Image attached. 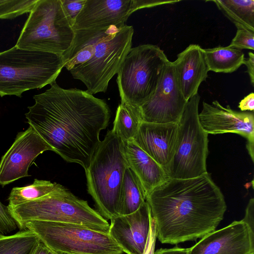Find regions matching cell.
Segmentation results:
<instances>
[{
	"label": "cell",
	"instance_id": "1",
	"mask_svg": "<svg viewBox=\"0 0 254 254\" xmlns=\"http://www.w3.org/2000/svg\"><path fill=\"white\" fill-rule=\"evenodd\" d=\"M34 96L25 114L27 123L66 161L85 170L110 122L111 111L103 99L86 91L64 89L56 81Z\"/></svg>",
	"mask_w": 254,
	"mask_h": 254
},
{
	"label": "cell",
	"instance_id": "2",
	"mask_svg": "<svg viewBox=\"0 0 254 254\" xmlns=\"http://www.w3.org/2000/svg\"><path fill=\"white\" fill-rule=\"evenodd\" d=\"M156 237L163 244L196 241L215 230L227 209L224 195L209 174L169 178L147 194Z\"/></svg>",
	"mask_w": 254,
	"mask_h": 254
},
{
	"label": "cell",
	"instance_id": "3",
	"mask_svg": "<svg viewBox=\"0 0 254 254\" xmlns=\"http://www.w3.org/2000/svg\"><path fill=\"white\" fill-rule=\"evenodd\" d=\"M127 167L123 141L108 130L85 170L88 192L107 220L120 215V191Z\"/></svg>",
	"mask_w": 254,
	"mask_h": 254
},
{
	"label": "cell",
	"instance_id": "4",
	"mask_svg": "<svg viewBox=\"0 0 254 254\" xmlns=\"http://www.w3.org/2000/svg\"><path fill=\"white\" fill-rule=\"evenodd\" d=\"M20 230L32 220L75 224L108 233L110 224L86 200L59 184L50 193L14 206H7Z\"/></svg>",
	"mask_w": 254,
	"mask_h": 254
},
{
	"label": "cell",
	"instance_id": "5",
	"mask_svg": "<svg viewBox=\"0 0 254 254\" xmlns=\"http://www.w3.org/2000/svg\"><path fill=\"white\" fill-rule=\"evenodd\" d=\"M62 54L19 48L0 52V96L22 94L56 81L64 66Z\"/></svg>",
	"mask_w": 254,
	"mask_h": 254
},
{
	"label": "cell",
	"instance_id": "6",
	"mask_svg": "<svg viewBox=\"0 0 254 254\" xmlns=\"http://www.w3.org/2000/svg\"><path fill=\"white\" fill-rule=\"evenodd\" d=\"M74 37L61 0H37L15 46L63 55L71 47Z\"/></svg>",
	"mask_w": 254,
	"mask_h": 254
},
{
	"label": "cell",
	"instance_id": "7",
	"mask_svg": "<svg viewBox=\"0 0 254 254\" xmlns=\"http://www.w3.org/2000/svg\"><path fill=\"white\" fill-rule=\"evenodd\" d=\"M169 60L158 46L131 48L117 73L121 101L139 108L154 93Z\"/></svg>",
	"mask_w": 254,
	"mask_h": 254
},
{
	"label": "cell",
	"instance_id": "8",
	"mask_svg": "<svg viewBox=\"0 0 254 254\" xmlns=\"http://www.w3.org/2000/svg\"><path fill=\"white\" fill-rule=\"evenodd\" d=\"M200 98L197 94L188 100L177 123L174 153L165 169L169 178L190 179L207 173L208 134L198 120Z\"/></svg>",
	"mask_w": 254,
	"mask_h": 254
},
{
	"label": "cell",
	"instance_id": "9",
	"mask_svg": "<svg viewBox=\"0 0 254 254\" xmlns=\"http://www.w3.org/2000/svg\"><path fill=\"white\" fill-rule=\"evenodd\" d=\"M133 33V27L127 25L110 32L97 43L90 60L69 70L73 78L81 81L92 95L105 92L131 48Z\"/></svg>",
	"mask_w": 254,
	"mask_h": 254
},
{
	"label": "cell",
	"instance_id": "10",
	"mask_svg": "<svg viewBox=\"0 0 254 254\" xmlns=\"http://www.w3.org/2000/svg\"><path fill=\"white\" fill-rule=\"evenodd\" d=\"M50 248L66 254H122L108 233L82 226L32 220L24 227Z\"/></svg>",
	"mask_w": 254,
	"mask_h": 254
},
{
	"label": "cell",
	"instance_id": "11",
	"mask_svg": "<svg viewBox=\"0 0 254 254\" xmlns=\"http://www.w3.org/2000/svg\"><path fill=\"white\" fill-rule=\"evenodd\" d=\"M188 101L178 82L173 62L169 61L154 93L139 110L143 122L178 123Z\"/></svg>",
	"mask_w": 254,
	"mask_h": 254
},
{
	"label": "cell",
	"instance_id": "12",
	"mask_svg": "<svg viewBox=\"0 0 254 254\" xmlns=\"http://www.w3.org/2000/svg\"><path fill=\"white\" fill-rule=\"evenodd\" d=\"M52 147L30 126L19 132L0 160V185L4 187L20 178L31 176L28 170L33 161Z\"/></svg>",
	"mask_w": 254,
	"mask_h": 254
},
{
	"label": "cell",
	"instance_id": "13",
	"mask_svg": "<svg viewBox=\"0 0 254 254\" xmlns=\"http://www.w3.org/2000/svg\"><path fill=\"white\" fill-rule=\"evenodd\" d=\"M198 120L202 129L208 134L234 133L247 140V148L254 161V114L251 112H238L229 106H222L218 101L211 104L203 102L198 113Z\"/></svg>",
	"mask_w": 254,
	"mask_h": 254
},
{
	"label": "cell",
	"instance_id": "14",
	"mask_svg": "<svg viewBox=\"0 0 254 254\" xmlns=\"http://www.w3.org/2000/svg\"><path fill=\"white\" fill-rule=\"evenodd\" d=\"M187 254H254V230L243 220L201 238Z\"/></svg>",
	"mask_w": 254,
	"mask_h": 254
},
{
	"label": "cell",
	"instance_id": "15",
	"mask_svg": "<svg viewBox=\"0 0 254 254\" xmlns=\"http://www.w3.org/2000/svg\"><path fill=\"white\" fill-rule=\"evenodd\" d=\"M152 217L145 201L135 211L111 220L108 234L127 254H143L150 232Z\"/></svg>",
	"mask_w": 254,
	"mask_h": 254
},
{
	"label": "cell",
	"instance_id": "16",
	"mask_svg": "<svg viewBox=\"0 0 254 254\" xmlns=\"http://www.w3.org/2000/svg\"><path fill=\"white\" fill-rule=\"evenodd\" d=\"M136 10V0H86L73 28L102 29L113 26L122 28Z\"/></svg>",
	"mask_w": 254,
	"mask_h": 254
},
{
	"label": "cell",
	"instance_id": "17",
	"mask_svg": "<svg viewBox=\"0 0 254 254\" xmlns=\"http://www.w3.org/2000/svg\"><path fill=\"white\" fill-rule=\"evenodd\" d=\"M177 128V123L142 122L132 140L165 171L174 153Z\"/></svg>",
	"mask_w": 254,
	"mask_h": 254
},
{
	"label": "cell",
	"instance_id": "18",
	"mask_svg": "<svg viewBox=\"0 0 254 254\" xmlns=\"http://www.w3.org/2000/svg\"><path fill=\"white\" fill-rule=\"evenodd\" d=\"M173 64L178 82L188 101L198 94V88L206 80L209 71L203 49L198 45L190 44L177 55Z\"/></svg>",
	"mask_w": 254,
	"mask_h": 254
},
{
	"label": "cell",
	"instance_id": "19",
	"mask_svg": "<svg viewBox=\"0 0 254 254\" xmlns=\"http://www.w3.org/2000/svg\"><path fill=\"white\" fill-rule=\"evenodd\" d=\"M123 142L128 167L137 176L147 194L169 179L163 167L133 140Z\"/></svg>",
	"mask_w": 254,
	"mask_h": 254
},
{
	"label": "cell",
	"instance_id": "20",
	"mask_svg": "<svg viewBox=\"0 0 254 254\" xmlns=\"http://www.w3.org/2000/svg\"><path fill=\"white\" fill-rule=\"evenodd\" d=\"M117 28L121 29L113 26L102 29L74 30L75 37L72 45L68 51L63 55L64 61V67L69 71L75 65L88 62L95 53L97 43Z\"/></svg>",
	"mask_w": 254,
	"mask_h": 254
},
{
	"label": "cell",
	"instance_id": "21",
	"mask_svg": "<svg viewBox=\"0 0 254 254\" xmlns=\"http://www.w3.org/2000/svg\"><path fill=\"white\" fill-rule=\"evenodd\" d=\"M146 196L139 179L134 172L127 167L120 191V215L129 214L137 210L146 201Z\"/></svg>",
	"mask_w": 254,
	"mask_h": 254
},
{
	"label": "cell",
	"instance_id": "22",
	"mask_svg": "<svg viewBox=\"0 0 254 254\" xmlns=\"http://www.w3.org/2000/svg\"><path fill=\"white\" fill-rule=\"evenodd\" d=\"M209 71L218 73H232L243 64L245 59L242 50L218 46L203 49Z\"/></svg>",
	"mask_w": 254,
	"mask_h": 254
},
{
	"label": "cell",
	"instance_id": "23",
	"mask_svg": "<svg viewBox=\"0 0 254 254\" xmlns=\"http://www.w3.org/2000/svg\"><path fill=\"white\" fill-rule=\"evenodd\" d=\"M218 8L232 21L237 28H244L254 32V0H213Z\"/></svg>",
	"mask_w": 254,
	"mask_h": 254
},
{
	"label": "cell",
	"instance_id": "24",
	"mask_svg": "<svg viewBox=\"0 0 254 254\" xmlns=\"http://www.w3.org/2000/svg\"><path fill=\"white\" fill-rule=\"evenodd\" d=\"M142 122L139 108L121 102L112 130L123 141L132 140Z\"/></svg>",
	"mask_w": 254,
	"mask_h": 254
},
{
	"label": "cell",
	"instance_id": "25",
	"mask_svg": "<svg viewBox=\"0 0 254 254\" xmlns=\"http://www.w3.org/2000/svg\"><path fill=\"white\" fill-rule=\"evenodd\" d=\"M40 241L38 236L26 229L10 235H0V254H30Z\"/></svg>",
	"mask_w": 254,
	"mask_h": 254
},
{
	"label": "cell",
	"instance_id": "26",
	"mask_svg": "<svg viewBox=\"0 0 254 254\" xmlns=\"http://www.w3.org/2000/svg\"><path fill=\"white\" fill-rule=\"evenodd\" d=\"M58 185L50 181L35 179L29 186L13 188L8 198V206H16L44 196L53 191Z\"/></svg>",
	"mask_w": 254,
	"mask_h": 254
},
{
	"label": "cell",
	"instance_id": "27",
	"mask_svg": "<svg viewBox=\"0 0 254 254\" xmlns=\"http://www.w3.org/2000/svg\"><path fill=\"white\" fill-rule=\"evenodd\" d=\"M37 0H0V19H14L29 13Z\"/></svg>",
	"mask_w": 254,
	"mask_h": 254
},
{
	"label": "cell",
	"instance_id": "28",
	"mask_svg": "<svg viewBox=\"0 0 254 254\" xmlns=\"http://www.w3.org/2000/svg\"><path fill=\"white\" fill-rule=\"evenodd\" d=\"M229 46L241 50H254V32L244 28H237L236 34Z\"/></svg>",
	"mask_w": 254,
	"mask_h": 254
},
{
	"label": "cell",
	"instance_id": "29",
	"mask_svg": "<svg viewBox=\"0 0 254 254\" xmlns=\"http://www.w3.org/2000/svg\"><path fill=\"white\" fill-rule=\"evenodd\" d=\"M17 227V224L10 215L7 206L3 205L0 201V232L4 235L15 230Z\"/></svg>",
	"mask_w": 254,
	"mask_h": 254
},
{
	"label": "cell",
	"instance_id": "30",
	"mask_svg": "<svg viewBox=\"0 0 254 254\" xmlns=\"http://www.w3.org/2000/svg\"><path fill=\"white\" fill-rule=\"evenodd\" d=\"M72 26L78 14L83 8L86 0H61Z\"/></svg>",
	"mask_w": 254,
	"mask_h": 254
},
{
	"label": "cell",
	"instance_id": "31",
	"mask_svg": "<svg viewBox=\"0 0 254 254\" xmlns=\"http://www.w3.org/2000/svg\"><path fill=\"white\" fill-rule=\"evenodd\" d=\"M254 230V199H250L246 209L245 215L242 219Z\"/></svg>",
	"mask_w": 254,
	"mask_h": 254
},
{
	"label": "cell",
	"instance_id": "32",
	"mask_svg": "<svg viewBox=\"0 0 254 254\" xmlns=\"http://www.w3.org/2000/svg\"><path fill=\"white\" fill-rule=\"evenodd\" d=\"M239 108L242 112L254 110V94L251 93L242 99L239 103Z\"/></svg>",
	"mask_w": 254,
	"mask_h": 254
},
{
	"label": "cell",
	"instance_id": "33",
	"mask_svg": "<svg viewBox=\"0 0 254 254\" xmlns=\"http://www.w3.org/2000/svg\"><path fill=\"white\" fill-rule=\"evenodd\" d=\"M248 55L249 57L244 59L243 64L247 67L246 72L249 75L251 84L254 86V54L249 52Z\"/></svg>",
	"mask_w": 254,
	"mask_h": 254
},
{
	"label": "cell",
	"instance_id": "34",
	"mask_svg": "<svg viewBox=\"0 0 254 254\" xmlns=\"http://www.w3.org/2000/svg\"><path fill=\"white\" fill-rule=\"evenodd\" d=\"M30 254H66L55 251L42 242L40 240Z\"/></svg>",
	"mask_w": 254,
	"mask_h": 254
},
{
	"label": "cell",
	"instance_id": "35",
	"mask_svg": "<svg viewBox=\"0 0 254 254\" xmlns=\"http://www.w3.org/2000/svg\"><path fill=\"white\" fill-rule=\"evenodd\" d=\"M188 249L175 247L170 249H160L154 251L153 254H187Z\"/></svg>",
	"mask_w": 254,
	"mask_h": 254
},
{
	"label": "cell",
	"instance_id": "36",
	"mask_svg": "<svg viewBox=\"0 0 254 254\" xmlns=\"http://www.w3.org/2000/svg\"><path fill=\"white\" fill-rule=\"evenodd\" d=\"M0 234H1V233H0Z\"/></svg>",
	"mask_w": 254,
	"mask_h": 254
}]
</instances>
